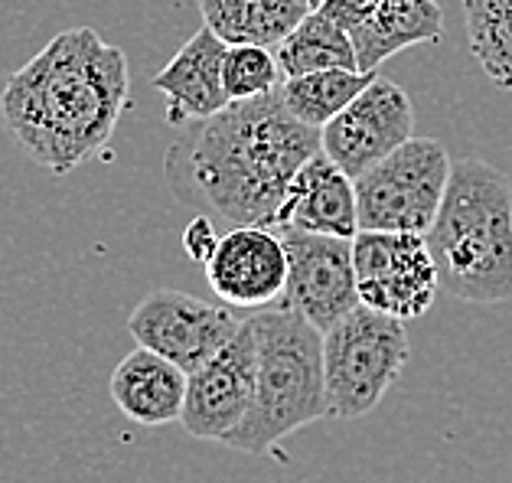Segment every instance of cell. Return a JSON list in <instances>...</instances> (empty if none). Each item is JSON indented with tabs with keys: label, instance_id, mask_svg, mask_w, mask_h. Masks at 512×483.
<instances>
[{
	"label": "cell",
	"instance_id": "cell-1",
	"mask_svg": "<svg viewBox=\"0 0 512 483\" xmlns=\"http://www.w3.org/2000/svg\"><path fill=\"white\" fill-rule=\"evenodd\" d=\"M180 131L164 160L167 187L222 229H271L294 173L320 151V131L287 111L281 85Z\"/></svg>",
	"mask_w": 512,
	"mask_h": 483
},
{
	"label": "cell",
	"instance_id": "cell-2",
	"mask_svg": "<svg viewBox=\"0 0 512 483\" xmlns=\"http://www.w3.org/2000/svg\"><path fill=\"white\" fill-rule=\"evenodd\" d=\"M128 85V56L92 27H76L7 79L0 111L33 164L69 173L105 151L128 108Z\"/></svg>",
	"mask_w": 512,
	"mask_h": 483
},
{
	"label": "cell",
	"instance_id": "cell-3",
	"mask_svg": "<svg viewBox=\"0 0 512 483\" xmlns=\"http://www.w3.org/2000/svg\"><path fill=\"white\" fill-rule=\"evenodd\" d=\"M424 242L444 291L457 301H512V183L506 173L480 157L454 160Z\"/></svg>",
	"mask_w": 512,
	"mask_h": 483
},
{
	"label": "cell",
	"instance_id": "cell-4",
	"mask_svg": "<svg viewBox=\"0 0 512 483\" xmlns=\"http://www.w3.org/2000/svg\"><path fill=\"white\" fill-rule=\"evenodd\" d=\"M258 343L255 399L239 428L222 441L242 454H268L310 421L330 418L323 379V330L287 304L248 317Z\"/></svg>",
	"mask_w": 512,
	"mask_h": 483
},
{
	"label": "cell",
	"instance_id": "cell-5",
	"mask_svg": "<svg viewBox=\"0 0 512 483\" xmlns=\"http://www.w3.org/2000/svg\"><path fill=\"white\" fill-rule=\"evenodd\" d=\"M405 320L359 304L323 330V379L330 418L369 415L402 376L408 363Z\"/></svg>",
	"mask_w": 512,
	"mask_h": 483
},
{
	"label": "cell",
	"instance_id": "cell-6",
	"mask_svg": "<svg viewBox=\"0 0 512 483\" xmlns=\"http://www.w3.org/2000/svg\"><path fill=\"white\" fill-rule=\"evenodd\" d=\"M451 154L434 138H408L356 177L359 229L418 232L431 229L451 180Z\"/></svg>",
	"mask_w": 512,
	"mask_h": 483
},
{
	"label": "cell",
	"instance_id": "cell-7",
	"mask_svg": "<svg viewBox=\"0 0 512 483\" xmlns=\"http://www.w3.org/2000/svg\"><path fill=\"white\" fill-rule=\"evenodd\" d=\"M353 268L359 304L395 320L424 317L441 288L431 249L418 232L359 229L353 235Z\"/></svg>",
	"mask_w": 512,
	"mask_h": 483
},
{
	"label": "cell",
	"instance_id": "cell-8",
	"mask_svg": "<svg viewBox=\"0 0 512 483\" xmlns=\"http://www.w3.org/2000/svg\"><path fill=\"white\" fill-rule=\"evenodd\" d=\"M245 320L235 317L229 304H209L186 291L157 288L134 307L128 330L137 346L170 359L183 373H193L216 356Z\"/></svg>",
	"mask_w": 512,
	"mask_h": 483
},
{
	"label": "cell",
	"instance_id": "cell-9",
	"mask_svg": "<svg viewBox=\"0 0 512 483\" xmlns=\"http://www.w3.org/2000/svg\"><path fill=\"white\" fill-rule=\"evenodd\" d=\"M408 138H415L408 92L392 79L372 76L366 89L320 128V151L356 180Z\"/></svg>",
	"mask_w": 512,
	"mask_h": 483
},
{
	"label": "cell",
	"instance_id": "cell-10",
	"mask_svg": "<svg viewBox=\"0 0 512 483\" xmlns=\"http://www.w3.org/2000/svg\"><path fill=\"white\" fill-rule=\"evenodd\" d=\"M255 379L258 343L252 320L245 317L242 330L216 356L186 373V402L180 415L186 435L199 441H226L252 408Z\"/></svg>",
	"mask_w": 512,
	"mask_h": 483
},
{
	"label": "cell",
	"instance_id": "cell-11",
	"mask_svg": "<svg viewBox=\"0 0 512 483\" xmlns=\"http://www.w3.org/2000/svg\"><path fill=\"white\" fill-rule=\"evenodd\" d=\"M287 249V284L281 304L294 307L310 324L330 330L359 307L353 239L301 229H278Z\"/></svg>",
	"mask_w": 512,
	"mask_h": 483
},
{
	"label": "cell",
	"instance_id": "cell-12",
	"mask_svg": "<svg viewBox=\"0 0 512 483\" xmlns=\"http://www.w3.org/2000/svg\"><path fill=\"white\" fill-rule=\"evenodd\" d=\"M209 288L229 307L278 304L287 284V249L278 229L235 226L219 235V245L203 265Z\"/></svg>",
	"mask_w": 512,
	"mask_h": 483
},
{
	"label": "cell",
	"instance_id": "cell-13",
	"mask_svg": "<svg viewBox=\"0 0 512 483\" xmlns=\"http://www.w3.org/2000/svg\"><path fill=\"white\" fill-rule=\"evenodd\" d=\"M271 229H301L353 239L359 232L356 180L336 167L323 151H317L294 173Z\"/></svg>",
	"mask_w": 512,
	"mask_h": 483
},
{
	"label": "cell",
	"instance_id": "cell-14",
	"mask_svg": "<svg viewBox=\"0 0 512 483\" xmlns=\"http://www.w3.org/2000/svg\"><path fill=\"white\" fill-rule=\"evenodd\" d=\"M229 43H222L206 23L203 30L186 40L167 69L154 76V89L167 98V125L183 128L190 121L212 118L232 98L222 85V59Z\"/></svg>",
	"mask_w": 512,
	"mask_h": 483
},
{
	"label": "cell",
	"instance_id": "cell-15",
	"mask_svg": "<svg viewBox=\"0 0 512 483\" xmlns=\"http://www.w3.org/2000/svg\"><path fill=\"white\" fill-rule=\"evenodd\" d=\"M108 389L124 418L144 428H160L183 415L186 373L147 346H137L115 366Z\"/></svg>",
	"mask_w": 512,
	"mask_h": 483
},
{
	"label": "cell",
	"instance_id": "cell-16",
	"mask_svg": "<svg viewBox=\"0 0 512 483\" xmlns=\"http://www.w3.org/2000/svg\"><path fill=\"white\" fill-rule=\"evenodd\" d=\"M444 14L437 0H379L376 14L353 33L356 59L362 72H376L385 59L408 46L441 40Z\"/></svg>",
	"mask_w": 512,
	"mask_h": 483
},
{
	"label": "cell",
	"instance_id": "cell-17",
	"mask_svg": "<svg viewBox=\"0 0 512 483\" xmlns=\"http://www.w3.org/2000/svg\"><path fill=\"white\" fill-rule=\"evenodd\" d=\"M304 0H199L203 23L229 46H274L307 17Z\"/></svg>",
	"mask_w": 512,
	"mask_h": 483
},
{
	"label": "cell",
	"instance_id": "cell-18",
	"mask_svg": "<svg viewBox=\"0 0 512 483\" xmlns=\"http://www.w3.org/2000/svg\"><path fill=\"white\" fill-rule=\"evenodd\" d=\"M271 49L284 79H297L320 69H359L353 36L340 23L323 17L320 10H307V17Z\"/></svg>",
	"mask_w": 512,
	"mask_h": 483
},
{
	"label": "cell",
	"instance_id": "cell-19",
	"mask_svg": "<svg viewBox=\"0 0 512 483\" xmlns=\"http://www.w3.org/2000/svg\"><path fill=\"white\" fill-rule=\"evenodd\" d=\"M376 72H362V69H320L307 72V76L284 79L281 82V98L287 111L304 121L307 128H323L330 118H336L340 111L353 102V98L366 89Z\"/></svg>",
	"mask_w": 512,
	"mask_h": 483
},
{
	"label": "cell",
	"instance_id": "cell-20",
	"mask_svg": "<svg viewBox=\"0 0 512 483\" xmlns=\"http://www.w3.org/2000/svg\"><path fill=\"white\" fill-rule=\"evenodd\" d=\"M470 53L496 89L512 92V0H464Z\"/></svg>",
	"mask_w": 512,
	"mask_h": 483
},
{
	"label": "cell",
	"instance_id": "cell-21",
	"mask_svg": "<svg viewBox=\"0 0 512 483\" xmlns=\"http://www.w3.org/2000/svg\"><path fill=\"white\" fill-rule=\"evenodd\" d=\"M284 82L281 66L274 59L271 46H229L226 59H222V85L232 102H245V98H258L274 92Z\"/></svg>",
	"mask_w": 512,
	"mask_h": 483
},
{
	"label": "cell",
	"instance_id": "cell-22",
	"mask_svg": "<svg viewBox=\"0 0 512 483\" xmlns=\"http://www.w3.org/2000/svg\"><path fill=\"white\" fill-rule=\"evenodd\" d=\"M219 235H222L219 226L209 216H196L190 226L183 229V249H186V255H190L196 265H206L209 258H212V252H216Z\"/></svg>",
	"mask_w": 512,
	"mask_h": 483
},
{
	"label": "cell",
	"instance_id": "cell-23",
	"mask_svg": "<svg viewBox=\"0 0 512 483\" xmlns=\"http://www.w3.org/2000/svg\"><path fill=\"white\" fill-rule=\"evenodd\" d=\"M376 7H379V0H323L317 10L323 17H330L333 23H340L346 33H353L376 14Z\"/></svg>",
	"mask_w": 512,
	"mask_h": 483
},
{
	"label": "cell",
	"instance_id": "cell-24",
	"mask_svg": "<svg viewBox=\"0 0 512 483\" xmlns=\"http://www.w3.org/2000/svg\"><path fill=\"white\" fill-rule=\"evenodd\" d=\"M304 4H307V7H310V10H317V7H320V4H323V0H304Z\"/></svg>",
	"mask_w": 512,
	"mask_h": 483
}]
</instances>
